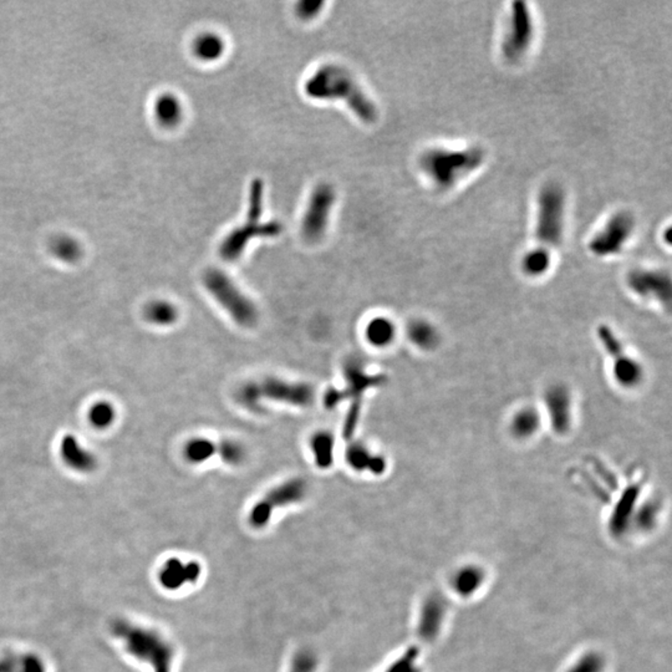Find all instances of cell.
<instances>
[{"label":"cell","mask_w":672,"mask_h":672,"mask_svg":"<svg viewBox=\"0 0 672 672\" xmlns=\"http://www.w3.org/2000/svg\"><path fill=\"white\" fill-rule=\"evenodd\" d=\"M203 282L207 290L236 323L242 326H253L258 321L255 305L225 273L217 268L209 269L206 271Z\"/></svg>","instance_id":"cell-7"},{"label":"cell","mask_w":672,"mask_h":672,"mask_svg":"<svg viewBox=\"0 0 672 672\" xmlns=\"http://www.w3.org/2000/svg\"><path fill=\"white\" fill-rule=\"evenodd\" d=\"M598 337L610 361V375L614 383L626 391L641 387L646 378L641 360L630 354L613 329L607 325L599 326Z\"/></svg>","instance_id":"cell-5"},{"label":"cell","mask_w":672,"mask_h":672,"mask_svg":"<svg viewBox=\"0 0 672 672\" xmlns=\"http://www.w3.org/2000/svg\"><path fill=\"white\" fill-rule=\"evenodd\" d=\"M307 492V483L301 478H293L284 482L273 488L252 508L249 513V523L257 529L266 527L271 520V514L278 507H285L303 501Z\"/></svg>","instance_id":"cell-10"},{"label":"cell","mask_w":672,"mask_h":672,"mask_svg":"<svg viewBox=\"0 0 672 672\" xmlns=\"http://www.w3.org/2000/svg\"><path fill=\"white\" fill-rule=\"evenodd\" d=\"M334 445L335 440L329 432H318L312 437L310 447L314 458L320 468H329L334 461Z\"/></svg>","instance_id":"cell-25"},{"label":"cell","mask_w":672,"mask_h":672,"mask_svg":"<svg viewBox=\"0 0 672 672\" xmlns=\"http://www.w3.org/2000/svg\"><path fill=\"white\" fill-rule=\"evenodd\" d=\"M315 667H317V662H315L313 655L301 653V654L295 656L290 672H314Z\"/></svg>","instance_id":"cell-32"},{"label":"cell","mask_w":672,"mask_h":672,"mask_svg":"<svg viewBox=\"0 0 672 672\" xmlns=\"http://www.w3.org/2000/svg\"><path fill=\"white\" fill-rule=\"evenodd\" d=\"M115 634L129 654L148 664L154 672H172L176 650L159 631L130 623H118Z\"/></svg>","instance_id":"cell-4"},{"label":"cell","mask_w":672,"mask_h":672,"mask_svg":"<svg viewBox=\"0 0 672 672\" xmlns=\"http://www.w3.org/2000/svg\"><path fill=\"white\" fill-rule=\"evenodd\" d=\"M408 340L421 351H433L442 342L441 331L427 319H413L407 325Z\"/></svg>","instance_id":"cell-18"},{"label":"cell","mask_w":672,"mask_h":672,"mask_svg":"<svg viewBox=\"0 0 672 672\" xmlns=\"http://www.w3.org/2000/svg\"><path fill=\"white\" fill-rule=\"evenodd\" d=\"M344 400V396H342V390L337 389H330L326 391L325 394L324 403L326 408H334V407L337 406L340 402Z\"/></svg>","instance_id":"cell-34"},{"label":"cell","mask_w":672,"mask_h":672,"mask_svg":"<svg viewBox=\"0 0 672 672\" xmlns=\"http://www.w3.org/2000/svg\"><path fill=\"white\" fill-rule=\"evenodd\" d=\"M635 228V219L629 212L616 213L590 242L596 257L616 255L629 242Z\"/></svg>","instance_id":"cell-12"},{"label":"cell","mask_w":672,"mask_h":672,"mask_svg":"<svg viewBox=\"0 0 672 672\" xmlns=\"http://www.w3.org/2000/svg\"><path fill=\"white\" fill-rule=\"evenodd\" d=\"M112 419V411L110 407H96L93 413V421L96 425L106 426Z\"/></svg>","instance_id":"cell-33"},{"label":"cell","mask_w":672,"mask_h":672,"mask_svg":"<svg viewBox=\"0 0 672 672\" xmlns=\"http://www.w3.org/2000/svg\"><path fill=\"white\" fill-rule=\"evenodd\" d=\"M193 51L195 56L202 61H206V63L217 61L223 56L225 51V42L217 33H212V31L203 33L195 39Z\"/></svg>","instance_id":"cell-22"},{"label":"cell","mask_w":672,"mask_h":672,"mask_svg":"<svg viewBox=\"0 0 672 672\" xmlns=\"http://www.w3.org/2000/svg\"><path fill=\"white\" fill-rule=\"evenodd\" d=\"M335 198V189L328 183H321L314 189L301 221V234L309 242H318L324 236Z\"/></svg>","instance_id":"cell-11"},{"label":"cell","mask_w":672,"mask_h":672,"mask_svg":"<svg viewBox=\"0 0 672 672\" xmlns=\"http://www.w3.org/2000/svg\"><path fill=\"white\" fill-rule=\"evenodd\" d=\"M216 451H217V447L214 446L212 441L198 437V438L191 440L186 445L184 456L192 463H202V462L209 460Z\"/></svg>","instance_id":"cell-27"},{"label":"cell","mask_w":672,"mask_h":672,"mask_svg":"<svg viewBox=\"0 0 672 672\" xmlns=\"http://www.w3.org/2000/svg\"><path fill=\"white\" fill-rule=\"evenodd\" d=\"M604 667L605 664L602 655L598 653H586L572 664V666L566 672H602Z\"/></svg>","instance_id":"cell-29"},{"label":"cell","mask_w":672,"mask_h":672,"mask_svg":"<svg viewBox=\"0 0 672 672\" xmlns=\"http://www.w3.org/2000/svg\"><path fill=\"white\" fill-rule=\"evenodd\" d=\"M443 607L442 602L437 598H431L424 605L419 615V630L427 640H432L441 630L442 618H445Z\"/></svg>","instance_id":"cell-21"},{"label":"cell","mask_w":672,"mask_h":672,"mask_svg":"<svg viewBox=\"0 0 672 672\" xmlns=\"http://www.w3.org/2000/svg\"><path fill=\"white\" fill-rule=\"evenodd\" d=\"M264 184L259 178L252 181L249 189V208L246 223L238 225L228 233L219 246V254L225 262H237L242 257L246 248L253 238L277 237L282 233L283 225L278 221L260 222L263 214Z\"/></svg>","instance_id":"cell-3"},{"label":"cell","mask_w":672,"mask_h":672,"mask_svg":"<svg viewBox=\"0 0 672 672\" xmlns=\"http://www.w3.org/2000/svg\"><path fill=\"white\" fill-rule=\"evenodd\" d=\"M484 157L479 147L431 148L421 156L419 166L437 189H449L479 168Z\"/></svg>","instance_id":"cell-2"},{"label":"cell","mask_w":672,"mask_h":672,"mask_svg":"<svg viewBox=\"0 0 672 672\" xmlns=\"http://www.w3.org/2000/svg\"><path fill=\"white\" fill-rule=\"evenodd\" d=\"M534 39V20L528 6L522 1L512 4L502 54L509 63H517L528 53Z\"/></svg>","instance_id":"cell-9"},{"label":"cell","mask_w":672,"mask_h":672,"mask_svg":"<svg viewBox=\"0 0 672 672\" xmlns=\"http://www.w3.org/2000/svg\"><path fill=\"white\" fill-rule=\"evenodd\" d=\"M544 421L543 411L539 407L523 405L515 408L511 415L508 421V432L515 441L529 442L541 433Z\"/></svg>","instance_id":"cell-16"},{"label":"cell","mask_w":672,"mask_h":672,"mask_svg":"<svg viewBox=\"0 0 672 672\" xmlns=\"http://www.w3.org/2000/svg\"><path fill=\"white\" fill-rule=\"evenodd\" d=\"M201 568L193 561L179 559L166 561L159 572V582L166 589H178L181 585L193 583L200 577Z\"/></svg>","instance_id":"cell-17"},{"label":"cell","mask_w":672,"mask_h":672,"mask_svg":"<svg viewBox=\"0 0 672 672\" xmlns=\"http://www.w3.org/2000/svg\"><path fill=\"white\" fill-rule=\"evenodd\" d=\"M566 216V195L560 186L549 183L543 187L538 198V248L550 252L561 242Z\"/></svg>","instance_id":"cell-6"},{"label":"cell","mask_w":672,"mask_h":672,"mask_svg":"<svg viewBox=\"0 0 672 672\" xmlns=\"http://www.w3.org/2000/svg\"><path fill=\"white\" fill-rule=\"evenodd\" d=\"M217 449H218L222 460L227 463H230V465H239V463H242L243 461L246 460V449L241 443L236 442V441H230V440L223 441L219 445Z\"/></svg>","instance_id":"cell-30"},{"label":"cell","mask_w":672,"mask_h":672,"mask_svg":"<svg viewBox=\"0 0 672 672\" xmlns=\"http://www.w3.org/2000/svg\"><path fill=\"white\" fill-rule=\"evenodd\" d=\"M366 337L370 344L378 348H385L392 344L396 337V326L389 318L372 319L366 326Z\"/></svg>","instance_id":"cell-23"},{"label":"cell","mask_w":672,"mask_h":672,"mask_svg":"<svg viewBox=\"0 0 672 672\" xmlns=\"http://www.w3.org/2000/svg\"><path fill=\"white\" fill-rule=\"evenodd\" d=\"M346 461L355 471H370L381 474L386 470V461L383 456L372 454L361 443H354L346 451Z\"/></svg>","instance_id":"cell-20"},{"label":"cell","mask_w":672,"mask_h":672,"mask_svg":"<svg viewBox=\"0 0 672 672\" xmlns=\"http://www.w3.org/2000/svg\"><path fill=\"white\" fill-rule=\"evenodd\" d=\"M552 266V253L542 248H534L525 254L520 269L527 277H544Z\"/></svg>","instance_id":"cell-24"},{"label":"cell","mask_w":672,"mask_h":672,"mask_svg":"<svg viewBox=\"0 0 672 672\" xmlns=\"http://www.w3.org/2000/svg\"><path fill=\"white\" fill-rule=\"evenodd\" d=\"M157 116L159 121L167 126L178 124L182 118V106L176 96L165 95L157 102Z\"/></svg>","instance_id":"cell-26"},{"label":"cell","mask_w":672,"mask_h":672,"mask_svg":"<svg viewBox=\"0 0 672 672\" xmlns=\"http://www.w3.org/2000/svg\"><path fill=\"white\" fill-rule=\"evenodd\" d=\"M178 312L170 303L159 301L147 309V318L157 325H170L177 320Z\"/></svg>","instance_id":"cell-28"},{"label":"cell","mask_w":672,"mask_h":672,"mask_svg":"<svg viewBox=\"0 0 672 672\" xmlns=\"http://www.w3.org/2000/svg\"><path fill=\"white\" fill-rule=\"evenodd\" d=\"M262 403L266 400L285 402L294 406H307L314 401V390L310 385L289 383L277 378H266L255 383ZM264 406V405H263Z\"/></svg>","instance_id":"cell-14"},{"label":"cell","mask_w":672,"mask_h":672,"mask_svg":"<svg viewBox=\"0 0 672 672\" xmlns=\"http://www.w3.org/2000/svg\"><path fill=\"white\" fill-rule=\"evenodd\" d=\"M627 287L643 301H651L670 307L671 279L664 271L639 268L627 275Z\"/></svg>","instance_id":"cell-13"},{"label":"cell","mask_w":672,"mask_h":672,"mask_svg":"<svg viewBox=\"0 0 672 672\" xmlns=\"http://www.w3.org/2000/svg\"><path fill=\"white\" fill-rule=\"evenodd\" d=\"M305 94L315 100H342L366 124L378 118V107L356 81L354 75L342 65L326 64L313 72L304 85Z\"/></svg>","instance_id":"cell-1"},{"label":"cell","mask_w":672,"mask_h":672,"mask_svg":"<svg viewBox=\"0 0 672 672\" xmlns=\"http://www.w3.org/2000/svg\"><path fill=\"white\" fill-rule=\"evenodd\" d=\"M344 376L346 380V389L342 390L344 400L351 399L353 403H361V397L365 394L366 390L378 386L385 381L381 375H369L366 374L364 362L360 358H349L344 367Z\"/></svg>","instance_id":"cell-15"},{"label":"cell","mask_w":672,"mask_h":672,"mask_svg":"<svg viewBox=\"0 0 672 672\" xmlns=\"http://www.w3.org/2000/svg\"><path fill=\"white\" fill-rule=\"evenodd\" d=\"M323 6H324L323 1H318V0H304V1H301L298 4V6H296V13H298V15L301 19L309 20V19L315 18L319 13H320V10H321Z\"/></svg>","instance_id":"cell-31"},{"label":"cell","mask_w":672,"mask_h":672,"mask_svg":"<svg viewBox=\"0 0 672 672\" xmlns=\"http://www.w3.org/2000/svg\"><path fill=\"white\" fill-rule=\"evenodd\" d=\"M486 575L481 566H466L460 568L451 578V586L462 599L476 595L483 586Z\"/></svg>","instance_id":"cell-19"},{"label":"cell","mask_w":672,"mask_h":672,"mask_svg":"<svg viewBox=\"0 0 672 672\" xmlns=\"http://www.w3.org/2000/svg\"><path fill=\"white\" fill-rule=\"evenodd\" d=\"M543 416L557 436L570 433L575 421V402L572 390L564 383L550 385L543 396Z\"/></svg>","instance_id":"cell-8"}]
</instances>
